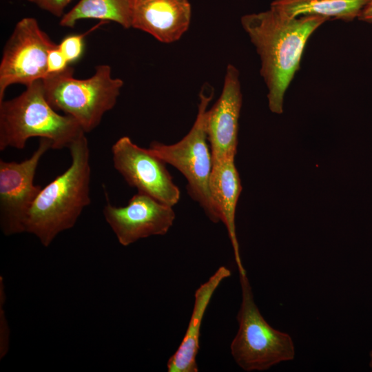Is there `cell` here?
<instances>
[{
  "label": "cell",
  "mask_w": 372,
  "mask_h": 372,
  "mask_svg": "<svg viewBox=\"0 0 372 372\" xmlns=\"http://www.w3.org/2000/svg\"><path fill=\"white\" fill-rule=\"evenodd\" d=\"M327 20L313 15L293 17L271 6L241 17V25L260 58V74L273 113H282L285 93L299 69L306 43Z\"/></svg>",
  "instance_id": "obj_1"
},
{
  "label": "cell",
  "mask_w": 372,
  "mask_h": 372,
  "mask_svg": "<svg viewBox=\"0 0 372 372\" xmlns=\"http://www.w3.org/2000/svg\"><path fill=\"white\" fill-rule=\"evenodd\" d=\"M69 150L70 167L42 187L25 223L24 232L35 236L45 247L60 233L72 228L91 203L90 149L85 134Z\"/></svg>",
  "instance_id": "obj_2"
},
{
  "label": "cell",
  "mask_w": 372,
  "mask_h": 372,
  "mask_svg": "<svg viewBox=\"0 0 372 372\" xmlns=\"http://www.w3.org/2000/svg\"><path fill=\"white\" fill-rule=\"evenodd\" d=\"M20 95L0 102V150L22 149L33 137L52 142V149L68 148L85 134L71 116L58 114L48 102L43 80L32 83Z\"/></svg>",
  "instance_id": "obj_3"
},
{
  "label": "cell",
  "mask_w": 372,
  "mask_h": 372,
  "mask_svg": "<svg viewBox=\"0 0 372 372\" xmlns=\"http://www.w3.org/2000/svg\"><path fill=\"white\" fill-rule=\"evenodd\" d=\"M74 69L49 74L43 80L45 98L55 110L73 117L85 133L95 129L116 103L123 81L112 76L110 65H99L94 74L79 79Z\"/></svg>",
  "instance_id": "obj_4"
},
{
  "label": "cell",
  "mask_w": 372,
  "mask_h": 372,
  "mask_svg": "<svg viewBox=\"0 0 372 372\" xmlns=\"http://www.w3.org/2000/svg\"><path fill=\"white\" fill-rule=\"evenodd\" d=\"M213 96L211 86L204 85L199 94L198 114L189 132L172 145L152 141L149 149L184 176L190 197L200 205L211 222L217 223L220 221L209 189L212 157L205 123L206 112Z\"/></svg>",
  "instance_id": "obj_5"
},
{
  "label": "cell",
  "mask_w": 372,
  "mask_h": 372,
  "mask_svg": "<svg viewBox=\"0 0 372 372\" xmlns=\"http://www.w3.org/2000/svg\"><path fill=\"white\" fill-rule=\"evenodd\" d=\"M239 277L242 300L237 314L238 330L230 345L234 361L245 371H260L293 360L295 347L291 337L265 320L255 303L247 274Z\"/></svg>",
  "instance_id": "obj_6"
},
{
  "label": "cell",
  "mask_w": 372,
  "mask_h": 372,
  "mask_svg": "<svg viewBox=\"0 0 372 372\" xmlns=\"http://www.w3.org/2000/svg\"><path fill=\"white\" fill-rule=\"evenodd\" d=\"M57 44L40 28L37 20L19 21L6 42L0 63V102L13 84L25 87L48 76L47 57Z\"/></svg>",
  "instance_id": "obj_7"
},
{
  "label": "cell",
  "mask_w": 372,
  "mask_h": 372,
  "mask_svg": "<svg viewBox=\"0 0 372 372\" xmlns=\"http://www.w3.org/2000/svg\"><path fill=\"white\" fill-rule=\"evenodd\" d=\"M52 147L49 139L41 138L28 158L19 163L0 160V225L5 236L24 232L28 212L42 189L34 184L37 168Z\"/></svg>",
  "instance_id": "obj_8"
},
{
  "label": "cell",
  "mask_w": 372,
  "mask_h": 372,
  "mask_svg": "<svg viewBox=\"0 0 372 372\" xmlns=\"http://www.w3.org/2000/svg\"><path fill=\"white\" fill-rule=\"evenodd\" d=\"M112 155L114 167L130 187L171 207L178 203L180 192L167 163L149 148L137 145L125 136L113 144Z\"/></svg>",
  "instance_id": "obj_9"
},
{
  "label": "cell",
  "mask_w": 372,
  "mask_h": 372,
  "mask_svg": "<svg viewBox=\"0 0 372 372\" xmlns=\"http://www.w3.org/2000/svg\"><path fill=\"white\" fill-rule=\"evenodd\" d=\"M103 213L118 242L124 247L142 238L166 234L176 217L173 207L140 192L123 207L107 201Z\"/></svg>",
  "instance_id": "obj_10"
},
{
  "label": "cell",
  "mask_w": 372,
  "mask_h": 372,
  "mask_svg": "<svg viewBox=\"0 0 372 372\" xmlns=\"http://www.w3.org/2000/svg\"><path fill=\"white\" fill-rule=\"evenodd\" d=\"M241 106L239 72L234 65L229 64L221 94L213 107L206 112V131L212 163L235 157Z\"/></svg>",
  "instance_id": "obj_11"
},
{
  "label": "cell",
  "mask_w": 372,
  "mask_h": 372,
  "mask_svg": "<svg viewBox=\"0 0 372 372\" xmlns=\"http://www.w3.org/2000/svg\"><path fill=\"white\" fill-rule=\"evenodd\" d=\"M131 26L164 43L179 40L189 28V0H130Z\"/></svg>",
  "instance_id": "obj_12"
},
{
  "label": "cell",
  "mask_w": 372,
  "mask_h": 372,
  "mask_svg": "<svg viewBox=\"0 0 372 372\" xmlns=\"http://www.w3.org/2000/svg\"><path fill=\"white\" fill-rule=\"evenodd\" d=\"M234 159L235 157H229L212 163L209 189L219 221L227 228L239 275H245L247 273L240 256L235 224L236 205L242 186Z\"/></svg>",
  "instance_id": "obj_13"
},
{
  "label": "cell",
  "mask_w": 372,
  "mask_h": 372,
  "mask_svg": "<svg viewBox=\"0 0 372 372\" xmlns=\"http://www.w3.org/2000/svg\"><path fill=\"white\" fill-rule=\"evenodd\" d=\"M231 276L225 266L218 270L195 291L192 316L183 340L176 352L169 358V372H197L196 356L199 349L201 323L211 298L223 280Z\"/></svg>",
  "instance_id": "obj_14"
},
{
  "label": "cell",
  "mask_w": 372,
  "mask_h": 372,
  "mask_svg": "<svg viewBox=\"0 0 372 372\" xmlns=\"http://www.w3.org/2000/svg\"><path fill=\"white\" fill-rule=\"evenodd\" d=\"M369 1L273 0L270 6L293 17L313 15L349 21L359 18Z\"/></svg>",
  "instance_id": "obj_15"
},
{
  "label": "cell",
  "mask_w": 372,
  "mask_h": 372,
  "mask_svg": "<svg viewBox=\"0 0 372 372\" xmlns=\"http://www.w3.org/2000/svg\"><path fill=\"white\" fill-rule=\"evenodd\" d=\"M88 19L114 21L126 29L132 28L130 0H80L63 15L60 25L73 28L78 21Z\"/></svg>",
  "instance_id": "obj_16"
},
{
  "label": "cell",
  "mask_w": 372,
  "mask_h": 372,
  "mask_svg": "<svg viewBox=\"0 0 372 372\" xmlns=\"http://www.w3.org/2000/svg\"><path fill=\"white\" fill-rule=\"evenodd\" d=\"M106 21H101L100 23L89 30L83 34H72L64 37L59 43V48L65 55L69 63L75 62L82 55L84 46V38L90 32L97 28L101 23H105Z\"/></svg>",
  "instance_id": "obj_17"
},
{
  "label": "cell",
  "mask_w": 372,
  "mask_h": 372,
  "mask_svg": "<svg viewBox=\"0 0 372 372\" xmlns=\"http://www.w3.org/2000/svg\"><path fill=\"white\" fill-rule=\"evenodd\" d=\"M6 296L3 278L0 277V358H3L9 348V328L4 312Z\"/></svg>",
  "instance_id": "obj_18"
},
{
  "label": "cell",
  "mask_w": 372,
  "mask_h": 372,
  "mask_svg": "<svg viewBox=\"0 0 372 372\" xmlns=\"http://www.w3.org/2000/svg\"><path fill=\"white\" fill-rule=\"evenodd\" d=\"M69 62L57 44L52 48L47 57V69L49 74H57L69 67Z\"/></svg>",
  "instance_id": "obj_19"
},
{
  "label": "cell",
  "mask_w": 372,
  "mask_h": 372,
  "mask_svg": "<svg viewBox=\"0 0 372 372\" xmlns=\"http://www.w3.org/2000/svg\"><path fill=\"white\" fill-rule=\"evenodd\" d=\"M39 8L48 12L52 15L62 17L63 11L72 0H27Z\"/></svg>",
  "instance_id": "obj_20"
},
{
  "label": "cell",
  "mask_w": 372,
  "mask_h": 372,
  "mask_svg": "<svg viewBox=\"0 0 372 372\" xmlns=\"http://www.w3.org/2000/svg\"><path fill=\"white\" fill-rule=\"evenodd\" d=\"M358 19L366 23H372V0L369 1Z\"/></svg>",
  "instance_id": "obj_21"
},
{
  "label": "cell",
  "mask_w": 372,
  "mask_h": 372,
  "mask_svg": "<svg viewBox=\"0 0 372 372\" xmlns=\"http://www.w3.org/2000/svg\"><path fill=\"white\" fill-rule=\"evenodd\" d=\"M369 358H370V360H369V367L372 369V350L371 351L370 353H369Z\"/></svg>",
  "instance_id": "obj_22"
}]
</instances>
